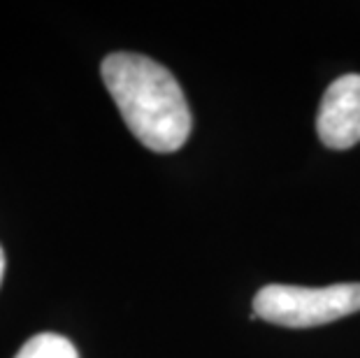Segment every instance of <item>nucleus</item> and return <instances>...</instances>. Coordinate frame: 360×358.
I'll return each mask as SVG.
<instances>
[{
  "mask_svg": "<svg viewBox=\"0 0 360 358\" xmlns=\"http://www.w3.org/2000/svg\"><path fill=\"white\" fill-rule=\"evenodd\" d=\"M319 138L330 149H349L360 142V75H342L321 101Z\"/></svg>",
  "mask_w": 360,
  "mask_h": 358,
  "instance_id": "nucleus-3",
  "label": "nucleus"
},
{
  "mask_svg": "<svg viewBox=\"0 0 360 358\" xmlns=\"http://www.w3.org/2000/svg\"><path fill=\"white\" fill-rule=\"evenodd\" d=\"M360 312V284L323 288L267 284L254 298V319L283 328H314Z\"/></svg>",
  "mask_w": 360,
  "mask_h": 358,
  "instance_id": "nucleus-2",
  "label": "nucleus"
},
{
  "mask_svg": "<svg viewBox=\"0 0 360 358\" xmlns=\"http://www.w3.org/2000/svg\"><path fill=\"white\" fill-rule=\"evenodd\" d=\"M14 358H79V354L72 342L63 335L40 333L30 338Z\"/></svg>",
  "mask_w": 360,
  "mask_h": 358,
  "instance_id": "nucleus-4",
  "label": "nucleus"
},
{
  "mask_svg": "<svg viewBox=\"0 0 360 358\" xmlns=\"http://www.w3.org/2000/svg\"><path fill=\"white\" fill-rule=\"evenodd\" d=\"M3 275H5V251L0 247V281H3Z\"/></svg>",
  "mask_w": 360,
  "mask_h": 358,
  "instance_id": "nucleus-5",
  "label": "nucleus"
},
{
  "mask_svg": "<svg viewBox=\"0 0 360 358\" xmlns=\"http://www.w3.org/2000/svg\"><path fill=\"white\" fill-rule=\"evenodd\" d=\"M101 72L126 126L144 147L172 154L188 140L193 117L179 82L165 65L117 51L103 60Z\"/></svg>",
  "mask_w": 360,
  "mask_h": 358,
  "instance_id": "nucleus-1",
  "label": "nucleus"
}]
</instances>
